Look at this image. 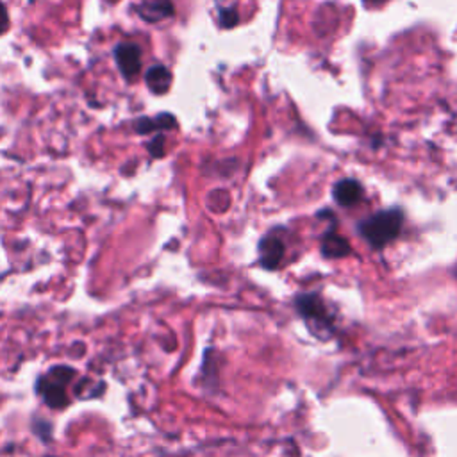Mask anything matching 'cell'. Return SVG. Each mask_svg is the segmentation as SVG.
I'll use <instances>...</instances> for the list:
<instances>
[{"label":"cell","mask_w":457,"mask_h":457,"mask_svg":"<svg viewBox=\"0 0 457 457\" xmlns=\"http://www.w3.org/2000/svg\"><path fill=\"white\" fill-rule=\"evenodd\" d=\"M175 125H177L175 118L168 112H162L155 118H139L134 123V129H136L137 134H146V132H152V130H157V129H171Z\"/></svg>","instance_id":"30bf717a"},{"label":"cell","mask_w":457,"mask_h":457,"mask_svg":"<svg viewBox=\"0 0 457 457\" xmlns=\"http://www.w3.org/2000/svg\"><path fill=\"white\" fill-rule=\"evenodd\" d=\"M321 253L328 259L346 257L350 253V245L343 236L328 230L323 234V239H321Z\"/></svg>","instance_id":"9c48e42d"},{"label":"cell","mask_w":457,"mask_h":457,"mask_svg":"<svg viewBox=\"0 0 457 457\" xmlns=\"http://www.w3.org/2000/svg\"><path fill=\"white\" fill-rule=\"evenodd\" d=\"M75 371L68 366H55L37 380V393L43 402L52 409H62L68 403L66 386L71 382Z\"/></svg>","instance_id":"7a4b0ae2"},{"label":"cell","mask_w":457,"mask_h":457,"mask_svg":"<svg viewBox=\"0 0 457 457\" xmlns=\"http://www.w3.org/2000/svg\"><path fill=\"white\" fill-rule=\"evenodd\" d=\"M9 27V14H7V7L4 5V2L0 0V34H4Z\"/></svg>","instance_id":"4fadbf2b"},{"label":"cell","mask_w":457,"mask_h":457,"mask_svg":"<svg viewBox=\"0 0 457 457\" xmlns=\"http://www.w3.org/2000/svg\"><path fill=\"white\" fill-rule=\"evenodd\" d=\"M114 61L120 73L127 80H134L141 71V48L130 41L120 43L114 48Z\"/></svg>","instance_id":"3957f363"},{"label":"cell","mask_w":457,"mask_h":457,"mask_svg":"<svg viewBox=\"0 0 457 457\" xmlns=\"http://www.w3.org/2000/svg\"><path fill=\"white\" fill-rule=\"evenodd\" d=\"M148 150L154 157H161L164 154V137L162 136H157L152 139V143L148 145Z\"/></svg>","instance_id":"7c38bea8"},{"label":"cell","mask_w":457,"mask_h":457,"mask_svg":"<svg viewBox=\"0 0 457 457\" xmlns=\"http://www.w3.org/2000/svg\"><path fill=\"white\" fill-rule=\"evenodd\" d=\"M284 252H286V243L278 230L266 234L259 243V253H261L259 261L266 270L278 268V264L284 257Z\"/></svg>","instance_id":"277c9868"},{"label":"cell","mask_w":457,"mask_h":457,"mask_svg":"<svg viewBox=\"0 0 457 457\" xmlns=\"http://www.w3.org/2000/svg\"><path fill=\"white\" fill-rule=\"evenodd\" d=\"M145 82L152 93L164 95L171 86V73L166 66L155 64V66H150L148 71L145 73Z\"/></svg>","instance_id":"ba28073f"},{"label":"cell","mask_w":457,"mask_h":457,"mask_svg":"<svg viewBox=\"0 0 457 457\" xmlns=\"http://www.w3.org/2000/svg\"><path fill=\"white\" fill-rule=\"evenodd\" d=\"M296 311L309 321V323H330V318L327 314V309L321 302V298L318 295L312 293H305L300 295L295 302Z\"/></svg>","instance_id":"5b68a950"},{"label":"cell","mask_w":457,"mask_h":457,"mask_svg":"<svg viewBox=\"0 0 457 457\" xmlns=\"http://www.w3.org/2000/svg\"><path fill=\"white\" fill-rule=\"evenodd\" d=\"M220 21L225 29H230L237 23V12L234 7H227V9H221L220 11Z\"/></svg>","instance_id":"8fae6325"},{"label":"cell","mask_w":457,"mask_h":457,"mask_svg":"<svg viewBox=\"0 0 457 457\" xmlns=\"http://www.w3.org/2000/svg\"><path fill=\"white\" fill-rule=\"evenodd\" d=\"M403 214L400 209H387L371 214L359 223V234L370 243V246L380 250L389 245L402 230Z\"/></svg>","instance_id":"6da1fadb"},{"label":"cell","mask_w":457,"mask_h":457,"mask_svg":"<svg viewBox=\"0 0 457 457\" xmlns=\"http://www.w3.org/2000/svg\"><path fill=\"white\" fill-rule=\"evenodd\" d=\"M334 198L339 205L343 207H350L355 205L361 198H362V187L357 180L353 179H345L339 180L334 187Z\"/></svg>","instance_id":"52a82bcc"},{"label":"cell","mask_w":457,"mask_h":457,"mask_svg":"<svg viewBox=\"0 0 457 457\" xmlns=\"http://www.w3.org/2000/svg\"><path fill=\"white\" fill-rule=\"evenodd\" d=\"M136 11L145 21L155 23L164 18H170L173 14V5L170 0H141L136 5Z\"/></svg>","instance_id":"8992f818"}]
</instances>
